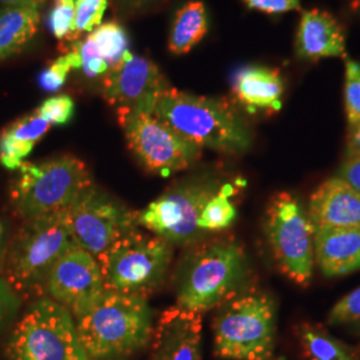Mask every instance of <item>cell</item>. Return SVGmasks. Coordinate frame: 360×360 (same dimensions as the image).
<instances>
[{
	"label": "cell",
	"instance_id": "cell-13",
	"mask_svg": "<svg viewBox=\"0 0 360 360\" xmlns=\"http://www.w3.org/2000/svg\"><path fill=\"white\" fill-rule=\"evenodd\" d=\"M101 83L104 101L115 108L117 115L132 111L153 112L156 101L168 89L158 65L131 52L108 68Z\"/></svg>",
	"mask_w": 360,
	"mask_h": 360
},
{
	"label": "cell",
	"instance_id": "cell-30",
	"mask_svg": "<svg viewBox=\"0 0 360 360\" xmlns=\"http://www.w3.org/2000/svg\"><path fill=\"white\" fill-rule=\"evenodd\" d=\"M72 51L75 52L79 58V70H82L83 75L89 80H94L98 77H103L108 71V65L105 63L103 58L96 52L90 40L75 41L72 46Z\"/></svg>",
	"mask_w": 360,
	"mask_h": 360
},
{
	"label": "cell",
	"instance_id": "cell-5",
	"mask_svg": "<svg viewBox=\"0 0 360 360\" xmlns=\"http://www.w3.org/2000/svg\"><path fill=\"white\" fill-rule=\"evenodd\" d=\"M217 309L212 323L217 356L271 360L276 335V307L272 296L245 287Z\"/></svg>",
	"mask_w": 360,
	"mask_h": 360
},
{
	"label": "cell",
	"instance_id": "cell-4",
	"mask_svg": "<svg viewBox=\"0 0 360 360\" xmlns=\"http://www.w3.org/2000/svg\"><path fill=\"white\" fill-rule=\"evenodd\" d=\"M74 245L68 210L28 219L4 251L0 278L18 294L44 290L52 267Z\"/></svg>",
	"mask_w": 360,
	"mask_h": 360
},
{
	"label": "cell",
	"instance_id": "cell-6",
	"mask_svg": "<svg viewBox=\"0 0 360 360\" xmlns=\"http://www.w3.org/2000/svg\"><path fill=\"white\" fill-rule=\"evenodd\" d=\"M94 187L87 166L74 155L43 163H23L11 188V202L20 218L68 210Z\"/></svg>",
	"mask_w": 360,
	"mask_h": 360
},
{
	"label": "cell",
	"instance_id": "cell-37",
	"mask_svg": "<svg viewBox=\"0 0 360 360\" xmlns=\"http://www.w3.org/2000/svg\"><path fill=\"white\" fill-rule=\"evenodd\" d=\"M15 297L11 288L0 278V322L13 309Z\"/></svg>",
	"mask_w": 360,
	"mask_h": 360
},
{
	"label": "cell",
	"instance_id": "cell-12",
	"mask_svg": "<svg viewBox=\"0 0 360 360\" xmlns=\"http://www.w3.org/2000/svg\"><path fill=\"white\" fill-rule=\"evenodd\" d=\"M136 226L134 212L95 187L68 208V227L74 243L96 259L136 230Z\"/></svg>",
	"mask_w": 360,
	"mask_h": 360
},
{
	"label": "cell",
	"instance_id": "cell-17",
	"mask_svg": "<svg viewBox=\"0 0 360 360\" xmlns=\"http://www.w3.org/2000/svg\"><path fill=\"white\" fill-rule=\"evenodd\" d=\"M296 55L306 60L346 55L343 28L331 13L314 8L302 15L296 32Z\"/></svg>",
	"mask_w": 360,
	"mask_h": 360
},
{
	"label": "cell",
	"instance_id": "cell-3",
	"mask_svg": "<svg viewBox=\"0 0 360 360\" xmlns=\"http://www.w3.org/2000/svg\"><path fill=\"white\" fill-rule=\"evenodd\" d=\"M250 266L243 247L233 240H215L195 250L178 275L176 306L203 314L245 288Z\"/></svg>",
	"mask_w": 360,
	"mask_h": 360
},
{
	"label": "cell",
	"instance_id": "cell-23",
	"mask_svg": "<svg viewBox=\"0 0 360 360\" xmlns=\"http://www.w3.org/2000/svg\"><path fill=\"white\" fill-rule=\"evenodd\" d=\"M87 39L96 52L103 58L108 67L120 63L129 56V37L123 27L115 22H108L96 27Z\"/></svg>",
	"mask_w": 360,
	"mask_h": 360
},
{
	"label": "cell",
	"instance_id": "cell-16",
	"mask_svg": "<svg viewBox=\"0 0 360 360\" xmlns=\"http://www.w3.org/2000/svg\"><path fill=\"white\" fill-rule=\"evenodd\" d=\"M307 215L314 230L360 227V193L339 176L330 178L309 198Z\"/></svg>",
	"mask_w": 360,
	"mask_h": 360
},
{
	"label": "cell",
	"instance_id": "cell-24",
	"mask_svg": "<svg viewBox=\"0 0 360 360\" xmlns=\"http://www.w3.org/2000/svg\"><path fill=\"white\" fill-rule=\"evenodd\" d=\"M235 193L232 183H226L215 193L203 208L199 218V229L202 231L217 232L229 229L236 218V207L231 202Z\"/></svg>",
	"mask_w": 360,
	"mask_h": 360
},
{
	"label": "cell",
	"instance_id": "cell-20",
	"mask_svg": "<svg viewBox=\"0 0 360 360\" xmlns=\"http://www.w3.org/2000/svg\"><path fill=\"white\" fill-rule=\"evenodd\" d=\"M35 3L0 8V62L23 50L37 35L40 23Z\"/></svg>",
	"mask_w": 360,
	"mask_h": 360
},
{
	"label": "cell",
	"instance_id": "cell-8",
	"mask_svg": "<svg viewBox=\"0 0 360 360\" xmlns=\"http://www.w3.org/2000/svg\"><path fill=\"white\" fill-rule=\"evenodd\" d=\"M7 356L10 360H90L80 345L72 314L49 296L38 299L15 326Z\"/></svg>",
	"mask_w": 360,
	"mask_h": 360
},
{
	"label": "cell",
	"instance_id": "cell-31",
	"mask_svg": "<svg viewBox=\"0 0 360 360\" xmlns=\"http://www.w3.org/2000/svg\"><path fill=\"white\" fill-rule=\"evenodd\" d=\"M35 144L23 142L13 135H10L6 129L0 132V165L7 169H19L25 163L23 160L31 154Z\"/></svg>",
	"mask_w": 360,
	"mask_h": 360
},
{
	"label": "cell",
	"instance_id": "cell-10",
	"mask_svg": "<svg viewBox=\"0 0 360 360\" xmlns=\"http://www.w3.org/2000/svg\"><path fill=\"white\" fill-rule=\"evenodd\" d=\"M264 231L276 266L291 281L307 285L314 272V227L291 193H281L266 211Z\"/></svg>",
	"mask_w": 360,
	"mask_h": 360
},
{
	"label": "cell",
	"instance_id": "cell-41",
	"mask_svg": "<svg viewBox=\"0 0 360 360\" xmlns=\"http://www.w3.org/2000/svg\"><path fill=\"white\" fill-rule=\"evenodd\" d=\"M352 6L355 10H359L360 11V0H352Z\"/></svg>",
	"mask_w": 360,
	"mask_h": 360
},
{
	"label": "cell",
	"instance_id": "cell-36",
	"mask_svg": "<svg viewBox=\"0 0 360 360\" xmlns=\"http://www.w3.org/2000/svg\"><path fill=\"white\" fill-rule=\"evenodd\" d=\"M117 1L122 13L135 15V13H144L158 10L165 4H167L169 0H117Z\"/></svg>",
	"mask_w": 360,
	"mask_h": 360
},
{
	"label": "cell",
	"instance_id": "cell-14",
	"mask_svg": "<svg viewBox=\"0 0 360 360\" xmlns=\"http://www.w3.org/2000/svg\"><path fill=\"white\" fill-rule=\"evenodd\" d=\"M98 259L74 245L52 267L44 291L75 318L105 291Z\"/></svg>",
	"mask_w": 360,
	"mask_h": 360
},
{
	"label": "cell",
	"instance_id": "cell-22",
	"mask_svg": "<svg viewBox=\"0 0 360 360\" xmlns=\"http://www.w3.org/2000/svg\"><path fill=\"white\" fill-rule=\"evenodd\" d=\"M297 336L309 360H360L358 349L338 340L321 326L302 324Z\"/></svg>",
	"mask_w": 360,
	"mask_h": 360
},
{
	"label": "cell",
	"instance_id": "cell-18",
	"mask_svg": "<svg viewBox=\"0 0 360 360\" xmlns=\"http://www.w3.org/2000/svg\"><path fill=\"white\" fill-rule=\"evenodd\" d=\"M284 80L278 70L247 65L232 77L235 99L251 112L278 111L282 105Z\"/></svg>",
	"mask_w": 360,
	"mask_h": 360
},
{
	"label": "cell",
	"instance_id": "cell-19",
	"mask_svg": "<svg viewBox=\"0 0 360 360\" xmlns=\"http://www.w3.org/2000/svg\"><path fill=\"white\" fill-rule=\"evenodd\" d=\"M314 257L326 276L360 269V227L314 230Z\"/></svg>",
	"mask_w": 360,
	"mask_h": 360
},
{
	"label": "cell",
	"instance_id": "cell-2",
	"mask_svg": "<svg viewBox=\"0 0 360 360\" xmlns=\"http://www.w3.org/2000/svg\"><path fill=\"white\" fill-rule=\"evenodd\" d=\"M153 114L199 148L242 154L252 144L245 117L224 99L168 87L156 101Z\"/></svg>",
	"mask_w": 360,
	"mask_h": 360
},
{
	"label": "cell",
	"instance_id": "cell-34",
	"mask_svg": "<svg viewBox=\"0 0 360 360\" xmlns=\"http://www.w3.org/2000/svg\"><path fill=\"white\" fill-rule=\"evenodd\" d=\"M243 3L250 10L270 15L300 10V0H243Z\"/></svg>",
	"mask_w": 360,
	"mask_h": 360
},
{
	"label": "cell",
	"instance_id": "cell-15",
	"mask_svg": "<svg viewBox=\"0 0 360 360\" xmlns=\"http://www.w3.org/2000/svg\"><path fill=\"white\" fill-rule=\"evenodd\" d=\"M151 360H202V314L175 306L154 327Z\"/></svg>",
	"mask_w": 360,
	"mask_h": 360
},
{
	"label": "cell",
	"instance_id": "cell-29",
	"mask_svg": "<svg viewBox=\"0 0 360 360\" xmlns=\"http://www.w3.org/2000/svg\"><path fill=\"white\" fill-rule=\"evenodd\" d=\"M345 104L348 126L360 123V63L355 60L346 62Z\"/></svg>",
	"mask_w": 360,
	"mask_h": 360
},
{
	"label": "cell",
	"instance_id": "cell-40",
	"mask_svg": "<svg viewBox=\"0 0 360 360\" xmlns=\"http://www.w3.org/2000/svg\"><path fill=\"white\" fill-rule=\"evenodd\" d=\"M4 251H6V248L3 247V229H1V224H0V266H1V260L4 257Z\"/></svg>",
	"mask_w": 360,
	"mask_h": 360
},
{
	"label": "cell",
	"instance_id": "cell-7",
	"mask_svg": "<svg viewBox=\"0 0 360 360\" xmlns=\"http://www.w3.org/2000/svg\"><path fill=\"white\" fill-rule=\"evenodd\" d=\"M172 245L154 233L134 230L98 259L108 291L146 296L166 279Z\"/></svg>",
	"mask_w": 360,
	"mask_h": 360
},
{
	"label": "cell",
	"instance_id": "cell-1",
	"mask_svg": "<svg viewBox=\"0 0 360 360\" xmlns=\"http://www.w3.org/2000/svg\"><path fill=\"white\" fill-rule=\"evenodd\" d=\"M74 319L90 360L129 356L146 347L154 334V312L144 296L105 290Z\"/></svg>",
	"mask_w": 360,
	"mask_h": 360
},
{
	"label": "cell",
	"instance_id": "cell-26",
	"mask_svg": "<svg viewBox=\"0 0 360 360\" xmlns=\"http://www.w3.org/2000/svg\"><path fill=\"white\" fill-rule=\"evenodd\" d=\"M328 324L345 327L360 335V287L335 304L328 315Z\"/></svg>",
	"mask_w": 360,
	"mask_h": 360
},
{
	"label": "cell",
	"instance_id": "cell-39",
	"mask_svg": "<svg viewBox=\"0 0 360 360\" xmlns=\"http://www.w3.org/2000/svg\"><path fill=\"white\" fill-rule=\"evenodd\" d=\"M43 0H0V8L7 7V6H19V4H28V3H35L40 4Z\"/></svg>",
	"mask_w": 360,
	"mask_h": 360
},
{
	"label": "cell",
	"instance_id": "cell-11",
	"mask_svg": "<svg viewBox=\"0 0 360 360\" xmlns=\"http://www.w3.org/2000/svg\"><path fill=\"white\" fill-rule=\"evenodd\" d=\"M129 150L150 172L168 176L191 167L202 148L181 138L153 112L132 111L117 115Z\"/></svg>",
	"mask_w": 360,
	"mask_h": 360
},
{
	"label": "cell",
	"instance_id": "cell-9",
	"mask_svg": "<svg viewBox=\"0 0 360 360\" xmlns=\"http://www.w3.org/2000/svg\"><path fill=\"white\" fill-rule=\"evenodd\" d=\"M224 184L211 174L186 179L141 211L138 224L171 245L195 243L206 235L198 224L200 214Z\"/></svg>",
	"mask_w": 360,
	"mask_h": 360
},
{
	"label": "cell",
	"instance_id": "cell-28",
	"mask_svg": "<svg viewBox=\"0 0 360 360\" xmlns=\"http://www.w3.org/2000/svg\"><path fill=\"white\" fill-rule=\"evenodd\" d=\"M74 15L75 0H52L51 10L47 16V26L58 40L71 41Z\"/></svg>",
	"mask_w": 360,
	"mask_h": 360
},
{
	"label": "cell",
	"instance_id": "cell-38",
	"mask_svg": "<svg viewBox=\"0 0 360 360\" xmlns=\"http://www.w3.org/2000/svg\"><path fill=\"white\" fill-rule=\"evenodd\" d=\"M360 155V123L349 126L347 136V156Z\"/></svg>",
	"mask_w": 360,
	"mask_h": 360
},
{
	"label": "cell",
	"instance_id": "cell-27",
	"mask_svg": "<svg viewBox=\"0 0 360 360\" xmlns=\"http://www.w3.org/2000/svg\"><path fill=\"white\" fill-rule=\"evenodd\" d=\"M72 70H79V58L71 50L53 60L44 71H41L39 75V86L46 92H56L65 86L67 75Z\"/></svg>",
	"mask_w": 360,
	"mask_h": 360
},
{
	"label": "cell",
	"instance_id": "cell-32",
	"mask_svg": "<svg viewBox=\"0 0 360 360\" xmlns=\"http://www.w3.org/2000/svg\"><path fill=\"white\" fill-rule=\"evenodd\" d=\"M50 129H51V124L46 122L38 112H35V114L18 119L16 122H13V124H10L4 129L19 141L37 144L50 131Z\"/></svg>",
	"mask_w": 360,
	"mask_h": 360
},
{
	"label": "cell",
	"instance_id": "cell-33",
	"mask_svg": "<svg viewBox=\"0 0 360 360\" xmlns=\"http://www.w3.org/2000/svg\"><path fill=\"white\" fill-rule=\"evenodd\" d=\"M74 110L75 104L72 98L70 95L60 94L44 101L37 112L51 126H65L74 115Z\"/></svg>",
	"mask_w": 360,
	"mask_h": 360
},
{
	"label": "cell",
	"instance_id": "cell-35",
	"mask_svg": "<svg viewBox=\"0 0 360 360\" xmlns=\"http://www.w3.org/2000/svg\"><path fill=\"white\" fill-rule=\"evenodd\" d=\"M338 176L360 193V155L347 156L342 167L339 168Z\"/></svg>",
	"mask_w": 360,
	"mask_h": 360
},
{
	"label": "cell",
	"instance_id": "cell-21",
	"mask_svg": "<svg viewBox=\"0 0 360 360\" xmlns=\"http://www.w3.org/2000/svg\"><path fill=\"white\" fill-rule=\"evenodd\" d=\"M208 31V18L202 1H188L175 13L168 38V50L184 55L193 50Z\"/></svg>",
	"mask_w": 360,
	"mask_h": 360
},
{
	"label": "cell",
	"instance_id": "cell-25",
	"mask_svg": "<svg viewBox=\"0 0 360 360\" xmlns=\"http://www.w3.org/2000/svg\"><path fill=\"white\" fill-rule=\"evenodd\" d=\"M108 0H75L74 30L71 41L79 40L83 34H90L101 26Z\"/></svg>",
	"mask_w": 360,
	"mask_h": 360
}]
</instances>
